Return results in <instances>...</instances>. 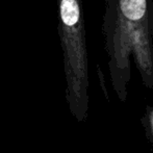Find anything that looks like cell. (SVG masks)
<instances>
[{
    "label": "cell",
    "instance_id": "1",
    "mask_svg": "<svg viewBox=\"0 0 153 153\" xmlns=\"http://www.w3.org/2000/svg\"><path fill=\"white\" fill-rule=\"evenodd\" d=\"M153 0H105L102 18L104 50L113 89L127 99L133 59L142 82L153 89Z\"/></svg>",
    "mask_w": 153,
    "mask_h": 153
},
{
    "label": "cell",
    "instance_id": "2",
    "mask_svg": "<svg viewBox=\"0 0 153 153\" xmlns=\"http://www.w3.org/2000/svg\"><path fill=\"white\" fill-rule=\"evenodd\" d=\"M59 33L70 88L81 117L88 106V51L81 0H59Z\"/></svg>",
    "mask_w": 153,
    "mask_h": 153
},
{
    "label": "cell",
    "instance_id": "3",
    "mask_svg": "<svg viewBox=\"0 0 153 153\" xmlns=\"http://www.w3.org/2000/svg\"><path fill=\"white\" fill-rule=\"evenodd\" d=\"M141 123L145 131L146 137L153 146V106L147 105L145 107L144 115L141 118Z\"/></svg>",
    "mask_w": 153,
    "mask_h": 153
},
{
    "label": "cell",
    "instance_id": "4",
    "mask_svg": "<svg viewBox=\"0 0 153 153\" xmlns=\"http://www.w3.org/2000/svg\"><path fill=\"white\" fill-rule=\"evenodd\" d=\"M152 36H153V23H152Z\"/></svg>",
    "mask_w": 153,
    "mask_h": 153
}]
</instances>
